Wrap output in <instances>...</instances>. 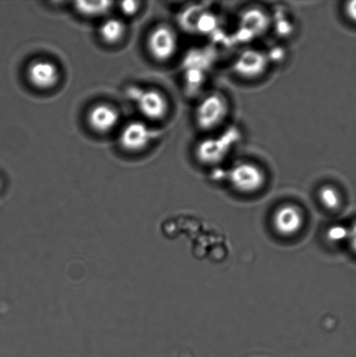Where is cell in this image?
<instances>
[{
  "label": "cell",
  "mask_w": 356,
  "mask_h": 357,
  "mask_svg": "<svg viewBox=\"0 0 356 357\" xmlns=\"http://www.w3.org/2000/svg\"><path fill=\"white\" fill-rule=\"evenodd\" d=\"M267 59L260 52L247 50L237 58L233 69L237 75L246 79L261 76L267 68Z\"/></svg>",
  "instance_id": "52a82bcc"
},
{
  "label": "cell",
  "mask_w": 356,
  "mask_h": 357,
  "mask_svg": "<svg viewBox=\"0 0 356 357\" xmlns=\"http://www.w3.org/2000/svg\"><path fill=\"white\" fill-rule=\"evenodd\" d=\"M27 75L30 82L40 89H52L59 79L57 66L45 59L31 62L27 70Z\"/></svg>",
  "instance_id": "8992f818"
},
{
  "label": "cell",
  "mask_w": 356,
  "mask_h": 357,
  "mask_svg": "<svg viewBox=\"0 0 356 357\" xmlns=\"http://www.w3.org/2000/svg\"><path fill=\"white\" fill-rule=\"evenodd\" d=\"M303 217L298 208L293 205H285L274 213V226L279 234L291 236L302 229Z\"/></svg>",
  "instance_id": "ba28073f"
},
{
  "label": "cell",
  "mask_w": 356,
  "mask_h": 357,
  "mask_svg": "<svg viewBox=\"0 0 356 357\" xmlns=\"http://www.w3.org/2000/svg\"><path fill=\"white\" fill-rule=\"evenodd\" d=\"M90 127L99 132H107L116 127L120 114L116 108L107 104H99L90 110L87 116Z\"/></svg>",
  "instance_id": "9c48e42d"
},
{
  "label": "cell",
  "mask_w": 356,
  "mask_h": 357,
  "mask_svg": "<svg viewBox=\"0 0 356 357\" xmlns=\"http://www.w3.org/2000/svg\"><path fill=\"white\" fill-rule=\"evenodd\" d=\"M125 31L124 23L114 17L105 20L100 27V37L107 44L118 43L123 38Z\"/></svg>",
  "instance_id": "30bf717a"
},
{
  "label": "cell",
  "mask_w": 356,
  "mask_h": 357,
  "mask_svg": "<svg viewBox=\"0 0 356 357\" xmlns=\"http://www.w3.org/2000/svg\"><path fill=\"white\" fill-rule=\"evenodd\" d=\"M242 21L247 29L256 31L261 33L267 27V20L263 13L260 10H250V12L244 14Z\"/></svg>",
  "instance_id": "7c38bea8"
},
{
  "label": "cell",
  "mask_w": 356,
  "mask_h": 357,
  "mask_svg": "<svg viewBox=\"0 0 356 357\" xmlns=\"http://www.w3.org/2000/svg\"><path fill=\"white\" fill-rule=\"evenodd\" d=\"M121 9L127 15H134L139 10V3L135 1H125L121 3Z\"/></svg>",
  "instance_id": "9a60e30c"
},
{
  "label": "cell",
  "mask_w": 356,
  "mask_h": 357,
  "mask_svg": "<svg viewBox=\"0 0 356 357\" xmlns=\"http://www.w3.org/2000/svg\"><path fill=\"white\" fill-rule=\"evenodd\" d=\"M350 229L341 225H334L327 230V237L331 243H339L348 239Z\"/></svg>",
  "instance_id": "5bb4252c"
},
{
  "label": "cell",
  "mask_w": 356,
  "mask_h": 357,
  "mask_svg": "<svg viewBox=\"0 0 356 357\" xmlns=\"http://www.w3.org/2000/svg\"><path fill=\"white\" fill-rule=\"evenodd\" d=\"M230 182L237 191L252 194L265 183V176L259 167L253 163L236 164L229 174Z\"/></svg>",
  "instance_id": "3957f363"
},
{
  "label": "cell",
  "mask_w": 356,
  "mask_h": 357,
  "mask_svg": "<svg viewBox=\"0 0 356 357\" xmlns=\"http://www.w3.org/2000/svg\"><path fill=\"white\" fill-rule=\"evenodd\" d=\"M319 197L323 204L329 209H336L341 204V196L336 188L325 185L319 192Z\"/></svg>",
  "instance_id": "4fadbf2b"
},
{
  "label": "cell",
  "mask_w": 356,
  "mask_h": 357,
  "mask_svg": "<svg viewBox=\"0 0 356 357\" xmlns=\"http://www.w3.org/2000/svg\"><path fill=\"white\" fill-rule=\"evenodd\" d=\"M348 240L350 241L352 248L356 252V222L350 229Z\"/></svg>",
  "instance_id": "e0dca14e"
},
{
  "label": "cell",
  "mask_w": 356,
  "mask_h": 357,
  "mask_svg": "<svg viewBox=\"0 0 356 357\" xmlns=\"http://www.w3.org/2000/svg\"><path fill=\"white\" fill-rule=\"evenodd\" d=\"M345 13L348 19L356 23V1L348 2L345 6Z\"/></svg>",
  "instance_id": "2e32d148"
},
{
  "label": "cell",
  "mask_w": 356,
  "mask_h": 357,
  "mask_svg": "<svg viewBox=\"0 0 356 357\" xmlns=\"http://www.w3.org/2000/svg\"><path fill=\"white\" fill-rule=\"evenodd\" d=\"M228 114V104L219 94H211L202 100L197 107L196 121L201 129L210 130L217 128Z\"/></svg>",
  "instance_id": "7a4b0ae2"
},
{
  "label": "cell",
  "mask_w": 356,
  "mask_h": 357,
  "mask_svg": "<svg viewBox=\"0 0 356 357\" xmlns=\"http://www.w3.org/2000/svg\"><path fill=\"white\" fill-rule=\"evenodd\" d=\"M148 48L157 61H169L177 50L176 33L172 28L165 24L157 26L148 38Z\"/></svg>",
  "instance_id": "277c9868"
},
{
  "label": "cell",
  "mask_w": 356,
  "mask_h": 357,
  "mask_svg": "<svg viewBox=\"0 0 356 357\" xmlns=\"http://www.w3.org/2000/svg\"><path fill=\"white\" fill-rule=\"evenodd\" d=\"M156 132L141 121H132L125 125L120 135V144L127 151L144 149L155 138Z\"/></svg>",
  "instance_id": "5b68a950"
},
{
  "label": "cell",
  "mask_w": 356,
  "mask_h": 357,
  "mask_svg": "<svg viewBox=\"0 0 356 357\" xmlns=\"http://www.w3.org/2000/svg\"><path fill=\"white\" fill-rule=\"evenodd\" d=\"M127 96L134 101L139 112L151 120H160L169 111L166 97L159 91L130 86L127 89Z\"/></svg>",
  "instance_id": "6da1fadb"
},
{
  "label": "cell",
  "mask_w": 356,
  "mask_h": 357,
  "mask_svg": "<svg viewBox=\"0 0 356 357\" xmlns=\"http://www.w3.org/2000/svg\"><path fill=\"white\" fill-rule=\"evenodd\" d=\"M111 2L107 1H93V2H77L75 8L83 15L89 17H97L102 15L110 9Z\"/></svg>",
  "instance_id": "8fae6325"
}]
</instances>
